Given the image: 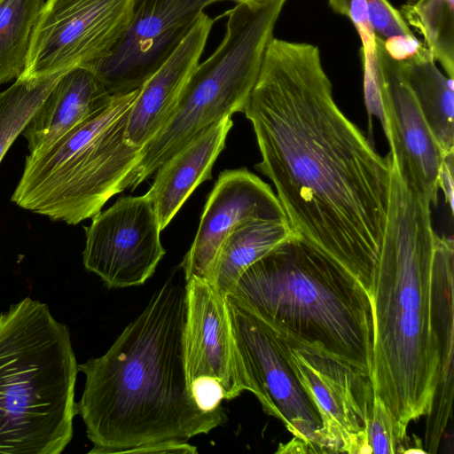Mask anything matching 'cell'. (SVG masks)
I'll return each mask as SVG.
<instances>
[{"label": "cell", "mask_w": 454, "mask_h": 454, "mask_svg": "<svg viewBox=\"0 0 454 454\" xmlns=\"http://www.w3.org/2000/svg\"><path fill=\"white\" fill-rule=\"evenodd\" d=\"M215 20L203 12L171 56L139 88L126 124V140L143 147L167 123L200 62Z\"/></svg>", "instance_id": "16"}, {"label": "cell", "mask_w": 454, "mask_h": 454, "mask_svg": "<svg viewBox=\"0 0 454 454\" xmlns=\"http://www.w3.org/2000/svg\"><path fill=\"white\" fill-rule=\"evenodd\" d=\"M294 232L369 294L386 226L391 157L339 109L317 45L272 38L243 112Z\"/></svg>", "instance_id": "1"}, {"label": "cell", "mask_w": 454, "mask_h": 454, "mask_svg": "<svg viewBox=\"0 0 454 454\" xmlns=\"http://www.w3.org/2000/svg\"><path fill=\"white\" fill-rule=\"evenodd\" d=\"M227 296L284 340L316 348L370 377L373 317L369 294L298 236L251 264Z\"/></svg>", "instance_id": "4"}, {"label": "cell", "mask_w": 454, "mask_h": 454, "mask_svg": "<svg viewBox=\"0 0 454 454\" xmlns=\"http://www.w3.org/2000/svg\"><path fill=\"white\" fill-rule=\"evenodd\" d=\"M78 364L66 325L27 297L0 314V454H59L73 437Z\"/></svg>", "instance_id": "5"}, {"label": "cell", "mask_w": 454, "mask_h": 454, "mask_svg": "<svg viewBox=\"0 0 454 454\" xmlns=\"http://www.w3.org/2000/svg\"><path fill=\"white\" fill-rule=\"evenodd\" d=\"M382 243L369 295L373 317L370 379L397 426L430 410L454 376V243L438 236L431 204L408 188L391 161Z\"/></svg>", "instance_id": "2"}, {"label": "cell", "mask_w": 454, "mask_h": 454, "mask_svg": "<svg viewBox=\"0 0 454 454\" xmlns=\"http://www.w3.org/2000/svg\"><path fill=\"white\" fill-rule=\"evenodd\" d=\"M310 453L309 447L301 439L294 437L286 444H280L277 453Z\"/></svg>", "instance_id": "30"}, {"label": "cell", "mask_w": 454, "mask_h": 454, "mask_svg": "<svg viewBox=\"0 0 454 454\" xmlns=\"http://www.w3.org/2000/svg\"><path fill=\"white\" fill-rule=\"evenodd\" d=\"M295 235L287 219L257 218L241 223L223 243L209 281L227 296L251 264Z\"/></svg>", "instance_id": "20"}, {"label": "cell", "mask_w": 454, "mask_h": 454, "mask_svg": "<svg viewBox=\"0 0 454 454\" xmlns=\"http://www.w3.org/2000/svg\"><path fill=\"white\" fill-rule=\"evenodd\" d=\"M259 71L258 59L248 45L234 37L223 38L193 71L169 120L142 147L125 190H135L211 124L243 113Z\"/></svg>", "instance_id": "7"}, {"label": "cell", "mask_w": 454, "mask_h": 454, "mask_svg": "<svg viewBox=\"0 0 454 454\" xmlns=\"http://www.w3.org/2000/svg\"><path fill=\"white\" fill-rule=\"evenodd\" d=\"M380 114L390 157L405 184L436 206L443 154L393 58L375 38Z\"/></svg>", "instance_id": "13"}, {"label": "cell", "mask_w": 454, "mask_h": 454, "mask_svg": "<svg viewBox=\"0 0 454 454\" xmlns=\"http://www.w3.org/2000/svg\"><path fill=\"white\" fill-rule=\"evenodd\" d=\"M242 0H133L129 24L105 57L83 67L111 94L140 88L192 31L207 6Z\"/></svg>", "instance_id": "10"}, {"label": "cell", "mask_w": 454, "mask_h": 454, "mask_svg": "<svg viewBox=\"0 0 454 454\" xmlns=\"http://www.w3.org/2000/svg\"><path fill=\"white\" fill-rule=\"evenodd\" d=\"M138 92L139 88L114 94L102 112L30 153L12 200L24 209L73 225L98 215L111 197L125 190L141 157L142 147L130 145L125 137Z\"/></svg>", "instance_id": "6"}, {"label": "cell", "mask_w": 454, "mask_h": 454, "mask_svg": "<svg viewBox=\"0 0 454 454\" xmlns=\"http://www.w3.org/2000/svg\"><path fill=\"white\" fill-rule=\"evenodd\" d=\"M366 429L372 453H403L408 439L406 432L397 426L390 411L375 395Z\"/></svg>", "instance_id": "24"}, {"label": "cell", "mask_w": 454, "mask_h": 454, "mask_svg": "<svg viewBox=\"0 0 454 454\" xmlns=\"http://www.w3.org/2000/svg\"><path fill=\"white\" fill-rule=\"evenodd\" d=\"M280 339L319 411L326 453L372 454L366 429L374 399L370 377L316 348Z\"/></svg>", "instance_id": "11"}, {"label": "cell", "mask_w": 454, "mask_h": 454, "mask_svg": "<svg viewBox=\"0 0 454 454\" xmlns=\"http://www.w3.org/2000/svg\"><path fill=\"white\" fill-rule=\"evenodd\" d=\"M422 43L411 56L398 60L423 117L443 156L454 153L453 79L443 75Z\"/></svg>", "instance_id": "19"}, {"label": "cell", "mask_w": 454, "mask_h": 454, "mask_svg": "<svg viewBox=\"0 0 454 454\" xmlns=\"http://www.w3.org/2000/svg\"><path fill=\"white\" fill-rule=\"evenodd\" d=\"M454 153L444 156L440 171V189L442 190L450 210L453 211Z\"/></svg>", "instance_id": "29"}, {"label": "cell", "mask_w": 454, "mask_h": 454, "mask_svg": "<svg viewBox=\"0 0 454 454\" xmlns=\"http://www.w3.org/2000/svg\"><path fill=\"white\" fill-rule=\"evenodd\" d=\"M190 391L197 404L205 411H214L221 407L223 393L219 383L209 378L194 380Z\"/></svg>", "instance_id": "27"}, {"label": "cell", "mask_w": 454, "mask_h": 454, "mask_svg": "<svg viewBox=\"0 0 454 454\" xmlns=\"http://www.w3.org/2000/svg\"><path fill=\"white\" fill-rule=\"evenodd\" d=\"M184 360L188 387L201 378L216 380L224 400L247 391L224 296L208 280L185 281Z\"/></svg>", "instance_id": "14"}, {"label": "cell", "mask_w": 454, "mask_h": 454, "mask_svg": "<svg viewBox=\"0 0 454 454\" xmlns=\"http://www.w3.org/2000/svg\"><path fill=\"white\" fill-rule=\"evenodd\" d=\"M374 36L383 43L398 37L416 38L401 12L387 0H365Z\"/></svg>", "instance_id": "25"}, {"label": "cell", "mask_w": 454, "mask_h": 454, "mask_svg": "<svg viewBox=\"0 0 454 454\" xmlns=\"http://www.w3.org/2000/svg\"><path fill=\"white\" fill-rule=\"evenodd\" d=\"M134 453L138 454H196L197 447L187 442H161L137 449Z\"/></svg>", "instance_id": "28"}, {"label": "cell", "mask_w": 454, "mask_h": 454, "mask_svg": "<svg viewBox=\"0 0 454 454\" xmlns=\"http://www.w3.org/2000/svg\"><path fill=\"white\" fill-rule=\"evenodd\" d=\"M160 223L147 196L121 197L92 217L82 261L109 288L145 284L166 251Z\"/></svg>", "instance_id": "12"}, {"label": "cell", "mask_w": 454, "mask_h": 454, "mask_svg": "<svg viewBox=\"0 0 454 454\" xmlns=\"http://www.w3.org/2000/svg\"><path fill=\"white\" fill-rule=\"evenodd\" d=\"M257 218L287 219L270 186L247 168L221 172L181 262L185 281L193 278L209 281L227 236L241 223Z\"/></svg>", "instance_id": "15"}, {"label": "cell", "mask_w": 454, "mask_h": 454, "mask_svg": "<svg viewBox=\"0 0 454 454\" xmlns=\"http://www.w3.org/2000/svg\"><path fill=\"white\" fill-rule=\"evenodd\" d=\"M45 0H0V85L24 71L33 29Z\"/></svg>", "instance_id": "21"}, {"label": "cell", "mask_w": 454, "mask_h": 454, "mask_svg": "<svg viewBox=\"0 0 454 454\" xmlns=\"http://www.w3.org/2000/svg\"><path fill=\"white\" fill-rule=\"evenodd\" d=\"M185 289L171 281L99 357L78 364L85 375L76 412L92 442L90 454L134 453L161 442H187L226 419L201 409L186 381Z\"/></svg>", "instance_id": "3"}, {"label": "cell", "mask_w": 454, "mask_h": 454, "mask_svg": "<svg viewBox=\"0 0 454 454\" xmlns=\"http://www.w3.org/2000/svg\"><path fill=\"white\" fill-rule=\"evenodd\" d=\"M226 301L247 391L310 453H326L319 411L287 360L280 337L233 299Z\"/></svg>", "instance_id": "8"}, {"label": "cell", "mask_w": 454, "mask_h": 454, "mask_svg": "<svg viewBox=\"0 0 454 454\" xmlns=\"http://www.w3.org/2000/svg\"><path fill=\"white\" fill-rule=\"evenodd\" d=\"M333 11L351 20L355 25L363 48L362 54L373 56L375 54V36L369 22L365 0H328Z\"/></svg>", "instance_id": "26"}, {"label": "cell", "mask_w": 454, "mask_h": 454, "mask_svg": "<svg viewBox=\"0 0 454 454\" xmlns=\"http://www.w3.org/2000/svg\"><path fill=\"white\" fill-rule=\"evenodd\" d=\"M113 97L89 68L75 67L67 70L22 130L29 152L50 145L81 122L102 112Z\"/></svg>", "instance_id": "17"}, {"label": "cell", "mask_w": 454, "mask_h": 454, "mask_svg": "<svg viewBox=\"0 0 454 454\" xmlns=\"http://www.w3.org/2000/svg\"><path fill=\"white\" fill-rule=\"evenodd\" d=\"M65 72L19 77L7 90L0 92V162Z\"/></svg>", "instance_id": "23"}, {"label": "cell", "mask_w": 454, "mask_h": 454, "mask_svg": "<svg viewBox=\"0 0 454 454\" xmlns=\"http://www.w3.org/2000/svg\"><path fill=\"white\" fill-rule=\"evenodd\" d=\"M133 0H45L20 77L83 67L107 55L125 31Z\"/></svg>", "instance_id": "9"}, {"label": "cell", "mask_w": 454, "mask_h": 454, "mask_svg": "<svg viewBox=\"0 0 454 454\" xmlns=\"http://www.w3.org/2000/svg\"><path fill=\"white\" fill-rule=\"evenodd\" d=\"M406 23L424 39V45L447 76H454V0H407L401 12Z\"/></svg>", "instance_id": "22"}, {"label": "cell", "mask_w": 454, "mask_h": 454, "mask_svg": "<svg viewBox=\"0 0 454 454\" xmlns=\"http://www.w3.org/2000/svg\"><path fill=\"white\" fill-rule=\"evenodd\" d=\"M242 1H245V0H242Z\"/></svg>", "instance_id": "31"}, {"label": "cell", "mask_w": 454, "mask_h": 454, "mask_svg": "<svg viewBox=\"0 0 454 454\" xmlns=\"http://www.w3.org/2000/svg\"><path fill=\"white\" fill-rule=\"evenodd\" d=\"M233 125L226 115L195 136L156 171L145 193L153 204L161 231L165 229L195 188L212 178V168L225 145Z\"/></svg>", "instance_id": "18"}]
</instances>
